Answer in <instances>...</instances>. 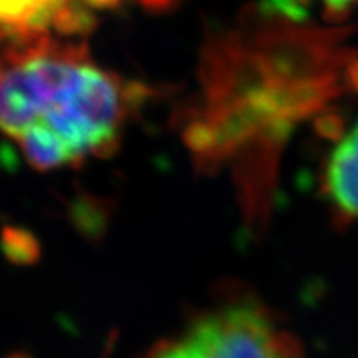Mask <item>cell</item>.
I'll return each instance as SVG.
<instances>
[{
	"label": "cell",
	"instance_id": "6da1fadb",
	"mask_svg": "<svg viewBox=\"0 0 358 358\" xmlns=\"http://www.w3.org/2000/svg\"><path fill=\"white\" fill-rule=\"evenodd\" d=\"M66 38L0 26V131L42 171L109 150L133 100L126 82Z\"/></svg>",
	"mask_w": 358,
	"mask_h": 358
},
{
	"label": "cell",
	"instance_id": "7a4b0ae2",
	"mask_svg": "<svg viewBox=\"0 0 358 358\" xmlns=\"http://www.w3.org/2000/svg\"><path fill=\"white\" fill-rule=\"evenodd\" d=\"M180 344L191 358H304L289 331L257 304H227L191 324Z\"/></svg>",
	"mask_w": 358,
	"mask_h": 358
},
{
	"label": "cell",
	"instance_id": "3957f363",
	"mask_svg": "<svg viewBox=\"0 0 358 358\" xmlns=\"http://www.w3.org/2000/svg\"><path fill=\"white\" fill-rule=\"evenodd\" d=\"M322 186L335 213L358 226V118L333 145L324 164Z\"/></svg>",
	"mask_w": 358,
	"mask_h": 358
},
{
	"label": "cell",
	"instance_id": "277c9868",
	"mask_svg": "<svg viewBox=\"0 0 358 358\" xmlns=\"http://www.w3.org/2000/svg\"><path fill=\"white\" fill-rule=\"evenodd\" d=\"M73 0H0V26L51 31L55 18Z\"/></svg>",
	"mask_w": 358,
	"mask_h": 358
},
{
	"label": "cell",
	"instance_id": "5b68a950",
	"mask_svg": "<svg viewBox=\"0 0 358 358\" xmlns=\"http://www.w3.org/2000/svg\"><path fill=\"white\" fill-rule=\"evenodd\" d=\"M324 13L331 20H342L358 9V0H322Z\"/></svg>",
	"mask_w": 358,
	"mask_h": 358
},
{
	"label": "cell",
	"instance_id": "8992f818",
	"mask_svg": "<svg viewBox=\"0 0 358 358\" xmlns=\"http://www.w3.org/2000/svg\"><path fill=\"white\" fill-rule=\"evenodd\" d=\"M145 358H191V355L187 353L186 348L180 344V341H177L155 348Z\"/></svg>",
	"mask_w": 358,
	"mask_h": 358
},
{
	"label": "cell",
	"instance_id": "52a82bcc",
	"mask_svg": "<svg viewBox=\"0 0 358 358\" xmlns=\"http://www.w3.org/2000/svg\"><path fill=\"white\" fill-rule=\"evenodd\" d=\"M80 2L93 11L95 9H115L120 4V0H80Z\"/></svg>",
	"mask_w": 358,
	"mask_h": 358
},
{
	"label": "cell",
	"instance_id": "ba28073f",
	"mask_svg": "<svg viewBox=\"0 0 358 358\" xmlns=\"http://www.w3.org/2000/svg\"><path fill=\"white\" fill-rule=\"evenodd\" d=\"M138 2L150 9H166L175 4V0H138Z\"/></svg>",
	"mask_w": 358,
	"mask_h": 358
}]
</instances>
